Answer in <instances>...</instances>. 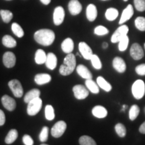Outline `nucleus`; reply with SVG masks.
<instances>
[{"label":"nucleus","instance_id":"nucleus-10","mask_svg":"<svg viewBox=\"0 0 145 145\" xmlns=\"http://www.w3.org/2000/svg\"><path fill=\"white\" fill-rule=\"evenodd\" d=\"M65 18V10L63 7L58 6L54 9L53 13V22L56 26H59L63 22Z\"/></svg>","mask_w":145,"mask_h":145},{"label":"nucleus","instance_id":"nucleus-42","mask_svg":"<svg viewBox=\"0 0 145 145\" xmlns=\"http://www.w3.org/2000/svg\"><path fill=\"white\" fill-rule=\"evenodd\" d=\"M136 72L138 75L144 76L145 75V64H140L137 66L135 68Z\"/></svg>","mask_w":145,"mask_h":145},{"label":"nucleus","instance_id":"nucleus-28","mask_svg":"<svg viewBox=\"0 0 145 145\" xmlns=\"http://www.w3.org/2000/svg\"><path fill=\"white\" fill-rule=\"evenodd\" d=\"M118 11L117 9L114 8H110L106 10L105 16L108 21H114L118 16Z\"/></svg>","mask_w":145,"mask_h":145},{"label":"nucleus","instance_id":"nucleus-54","mask_svg":"<svg viewBox=\"0 0 145 145\" xmlns=\"http://www.w3.org/2000/svg\"><path fill=\"white\" fill-rule=\"evenodd\" d=\"M144 48H145V43H144Z\"/></svg>","mask_w":145,"mask_h":145},{"label":"nucleus","instance_id":"nucleus-3","mask_svg":"<svg viewBox=\"0 0 145 145\" xmlns=\"http://www.w3.org/2000/svg\"><path fill=\"white\" fill-rule=\"evenodd\" d=\"M132 93L135 98L140 99L145 94V83L141 79L137 80L132 87Z\"/></svg>","mask_w":145,"mask_h":145},{"label":"nucleus","instance_id":"nucleus-38","mask_svg":"<svg viewBox=\"0 0 145 145\" xmlns=\"http://www.w3.org/2000/svg\"><path fill=\"white\" fill-rule=\"evenodd\" d=\"M91 62V64L93 65V67L95 69L99 70L102 68V64H101V62L98 57V56L96 55V54H93L92 55L91 58L90 59Z\"/></svg>","mask_w":145,"mask_h":145},{"label":"nucleus","instance_id":"nucleus-26","mask_svg":"<svg viewBox=\"0 0 145 145\" xmlns=\"http://www.w3.org/2000/svg\"><path fill=\"white\" fill-rule=\"evenodd\" d=\"M46 54L42 49L36 50L35 53V62L38 65H42L45 63L46 60Z\"/></svg>","mask_w":145,"mask_h":145},{"label":"nucleus","instance_id":"nucleus-11","mask_svg":"<svg viewBox=\"0 0 145 145\" xmlns=\"http://www.w3.org/2000/svg\"><path fill=\"white\" fill-rule=\"evenodd\" d=\"M79 50L82 57L86 60H90L92 55L93 54L91 48L85 42H81L79 43Z\"/></svg>","mask_w":145,"mask_h":145},{"label":"nucleus","instance_id":"nucleus-29","mask_svg":"<svg viewBox=\"0 0 145 145\" xmlns=\"http://www.w3.org/2000/svg\"><path fill=\"white\" fill-rule=\"evenodd\" d=\"M18 137V132L16 129H12L10 130L5 138V142L6 144H12L15 141Z\"/></svg>","mask_w":145,"mask_h":145},{"label":"nucleus","instance_id":"nucleus-27","mask_svg":"<svg viewBox=\"0 0 145 145\" xmlns=\"http://www.w3.org/2000/svg\"><path fill=\"white\" fill-rule=\"evenodd\" d=\"M2 43L5 47L8 48H14L17 45L16 40L10 35H5L2 39Z\"/></svg>","mask_w":145,"mask_h":145},{"label":"nucleus","instance_id":"nucleus-23","mask_svg":"<svg viewBox=\"0 0 145 145\" xmlns=\"http://www.w3.org/2000/svg\"><path fill=\"white\" fill-rule=\"evenodd\" d=\"M40 91L38 89H33L29 91L24 96V100L27 104H28L30 101L33 100V99L40 97Z\"/></svg>","mask_w":145,"mask_h":145},{"label":"nucleus","instance_id":"nucleus-36","mask_svg":"<svg viewBox=\"0 0 145 145\" xmlns=\"http://www.w3.org/2000/svg\"><path fill=\"white\" fill-rule=\"evenodd\" d=\"M115 130L120 137L124 138L126 135V128L124 124L118 123L115 126Z\"/></svg>","mask_w":145,"mask_h":145},{"label":"nucleus","instance_id":"nucleus-33","mask_svg":"<svg viewBox=\"0 0 145 145\" xmlns=\"http://www.w3.org/2000/svg\"><path fill=\"white\" fill-rule=\"evenodd\" d=\"M45 118L48 120H52L55 118L54 108L51 105H47L45 107Z\"/></svg>","mask_w":145,"mask_h":145},{"label":"nucleus","instance_id":"nucleus-32","mask_svg":"<svg viewBox=\"0 0 145 145\" xmlns=\"http://www.w3.org/2000/svg\"><path fill=\"white\" fill-rule=\"evenodd\" d=\"M0 15L5 23H9L13 18V14L10 10H0Z\"/></svg>","mask_w":145,"mask_h":145},{"label":"nucleus","instance_id":"nucleus-7","mask_svg":"<svg viewBox=\"0 0 145 145\" xmlns=\"http://www.w3.org/2000/svg\"><path fill=\"white\" fill-rule=\"evenodd\" d=\"M67 128V124L64 121H59L52 126L51 135L54 138H59L63 136Z\"/></svg>","mask_w":145,"mask_h":145},{"label":"nucleus","instance_id":"nucleus-5","mask_svg":"<svg viewBox=\"0 0 145 145\" xmlns=\"http://www.w3.org/2000/svg\"><path fill=\"white\" fill-rule=\"evenodd\" d=\"M128 31H129V28L126 25L122 24L119 28L114 32V33L112 34L111 38V42L113 43L119 42V41L121 39H123L124 36H127Z\"/></svg>","mask_w":145,"mask_h":145},{"label":"nucleus","instance_id":"nucleus-19","mask_svg":"<svg viewBox=\"0 0 145 145\" xmlns=\"http://www.w3.org/2000/svg\"><path fill=\"white\" fill-rule=\"evenodd\" d=\"M86 16L89 21L93 22L97 16V10L94 4L88 5L86 9Z\"/></svg>","mask_w":145,"mask_h":145},{"label":"nucleus","instance_id":"nucleus-47","mask_svg":"<svg viewBox=\"0 0 145 145\" xmlns=\"http://www.w3.org/2000/svg\"><path fill=\"white\" fill-rule=\"evenodd\" d=\"M102 47H103V48L106 49V48H107L108 47V44L107 42H104L102 44Z\"/></svg>","mask_w":145,"mask_h":145},{"label":"nucleus","instance_id":"nucleus-8","mask_svg":"<svg viewBox=\"0 0 145 145\" xmlns=\"http://www.w3.org/2000/svg\"><path fill=\"white\" fill-rule=\"evenodd\" d=\"M72 91L77 99H84L89 95L88 89L82 85H76L72 88Z\"/></svg>","mask_w":145,"mask_h":145},{"label":"nucleus","instance_id":"nucleus-44","mask_svg":"<svg viewBox=\"0 0 145 145\" xmlns=\"http://www.w3.org/2000/svg\"><path fill=\"white\" fill-rule=\"evenodd\" d=\"M5 122V116L4 112L0 110V126H3Z\"/></svg>","mask_w":145,"mask_h":145},{"label":"nucleus","instance_id":"nucleus-37","mask_svg":"<svg viewBox=\"0 0 145 145\" xmlns=\"http://www.w3.org/2000/svg\"><path fill=\"white\" fill-rule=\"evenodd\" d=\"M118 43V49L120 51H125L128 48V44H129V38H128V36H124L123 39L119 41Z\"/></svg>","mask_w":145,"mask_h":145},{"label":"nucleus","instance_id":"nucleus-17","mask_svg":"<svg viewBox=\"0 0 145 145\" xmlns=\"http://www.w3.org/2000/svg\"><path fill=\"white\" fill-rule=\"evenodd\" d=\"M76 70H77V72L78 75L81 76V77L83 78V79H91L92 75L91 72L89 71V70L88 69V68L86 67V66H84L83 65H78L76 68Z\"/></svg>","mask_w":145,"mask_h":145},{"label":"nucleus","instance_id":"nucleus-39","mask_svg":"<svg viewBox=\"0 0 145 145\" xmlns=\"http://www.w3.org/2000/svg\"><path fill=\"white\" fill-rule=\"evenodd\" d=\"M94 33L97 36H104L109 33V30L105 26H98L94 29Z\"/></svg>","mask_w":145,"mask_h":145},{"label":"nucleus","instance_id":"nucleus-31","mask_svg":"<svg viewBox=\"0 0 145 145\" xmlns=\"http://www.w3.org/2000/svg\"><path fill=\"white\" fill-rule=\"evenodd\" d=\"M12 30L13 33L18 38L23 37L24 35V32L23 29L22 28V27L18 23L14 22L12 24Z\"/></svg>","mask_w":145,"mask_h":145},{"label":"nucleus","instance_id":"nucleus-45","mask_svg":"<svg viewBox=\"0 0 145 145\" xmlns=\"http://www.w3.org/2000/svg\"><path fill=\"white\" fill-rule=\"evenodd\" d=\"M139 132L142 134H145V122L140 125L139 128Z\"/></svg>","mask_w":145,"mask_h":145},{"label":"nucleus","instance_id":"nucleus-48","mask_svg":"<svg viewBox=\"0 0 145 145\" xmlns=\"http://www.w3.org/2000/svg\"><path fill=\"white\" fill-rule=\"evenodd\" d=\"M127 106L126 105H123V106H122V111H125V110H126V109L127 108Z\"/></svg>","mask_w":145,"mask_h":145},{"label":"nucleus","instance_id":"nucleus-30","mask_svg":"<svg viewBox=\"0 0 145 145\" xmlns=\"http://www.w3.org/2000/svg\"><path fill=\"white\" fill-rule=\"evenodd\" d=\"M80 145H97L95 141L91 137L87 135H83L79 140Z\"/></svg>","mask_w":145,"mask_h":145},{"label":"nucleus","instance_id":"nucleus-35","mask_svg":"<svg viewBox=\"0 0 145 145\" xmlns=\"http://www.w3.org/2000/svg\"><path fill=\"white\" fill-rule=\"evenodd\" d=\"M136 28L140 31H145V18L138 17L135 21Z\"/></svg>","mask_w":145,"mask_h":145},{"label":"nucleus","instance_id":"nucleus-12","mask_svg":"<svg viewBox=\"0 0 145 145\" xmlns=\"http://www.w3.org/2000/svg\"><path fill=\"white\" fill-rule=\"evenodd\" d=\"M16 58L12 52H6L3 56V63L7 68H12L15 66Z\"/></svg>","mask_w":145,"mask_h":145},{"label":"nucleus","instance_id":"nucleus-21","mask_svg":"<svg viewBox=\"0 0 145 145\" xmlns=\"http://www.w3.org/2000/svg\"><path fill=\"white\" fill-rule=\"evenodd\" d=\"M92 114L97 118H104L108 115V111L104 107L96 106L92 109Z\"/></svg>","mask_w":145,"mask_h":145},{"label":"nucleus","instance_id":"nucleus-24","mask_svg":"<svg viewBox=\"0 0 145 145\" xmlns=\"http://www.w3.org/2000/svg\"><path fill=\"white\" fill-rule=\"evenodd\" d=\"M97 83L98 85L99 88L102 89L103 90H104L106 92H110L112 90V87L110 83H109L104 77H101V76H99L97 78Z\"/></svg>","mask_w":145,"mask_h":145},{"label":"nucleus","instance_id":"nucleus-40","mask_svg":"<svg viewBox=\"0 0 145 145\" xmlns=\"http://www.w3.org/2000/svg\"><path fill=\"white\" fill-rule=\"evenodd\" d=\"M48 128L46 126H44L42 129L39 135V139L41 142H44L48 140Z\"/></svg>","mask_w":145,"mask_h":145},{"label":"nucleus","instance_id":"nucleus-46","mask_svg":"<svg viewBox=\"0 0 145 145\" xmlns=\"http://www.w3.org/2000/svg\"><path fill=\"white\" fill-rule=\"evenodd\" d=\"M40 1L44 5H48L51 1V0H40Z\"/></svg>","mask_w":145,"mask_h":145},{"label":"nucleus","instance_id":"nucleus-6","mask_svg":"<svg viewBox=\"0 0 145 145\" xmlns=\"http://www.w3.org/2000/svg\"><path fill=\"white\" fill-rule=\"evenodd\" d=\"M8 86L16 97H22L24 90L21 83L17 79H12L8 83Z\"/></svg>","mask_w":145,"mask_h":145},{"label":"nucleus","instance_id":"nucleus-9","mask_svg":"<svg viewBox=\"0 0 145 145\" xmlns=\"http://www.w3.org/2000/svg\"><path fill=\"white\" fill-rule=\"evenodd\" d=\"M130 53L132 59L136 61L142 59L144 57V51H143L142 48L138 43H134L132 45L130 50Z\"/></svg>","mask_w":145,"mask_h":145},{"label":"nucleus","instance_id":"nucleus-41","mask_svg":"<svg viewBox=\"0 0 145 145\" xmlns=\"http://www.w3.org/2000/svg\"><path fill=\"white\" fill-rule=\"evenodd\" d=\"M135 8L139 12L145 11V0H134Z\"/></svg>","mask_w":145,"mask_h":145},{"label":"nucleus","instance_id":"nucleus-43","mask_svg":"<svg viewBox=\"0 0 145 145\" xmlns=\"http://www.w3.org/2000/svg\"><path fill=\"white\" fill-rule=\"evenodd\" d=\"M23 142L25 145H33L34 144V140L32 138V137L28 135H25L22 138Z\"/></svg>","mask_w":145,"mask_h":145},{"label":"nucleus","instance_id":"nucleus-22","mask_svg":"<svg viewBox=\"0 0 145 145\" xmlns=\"http://www.w3.org/2000/svg\"><path fill=\"white\" fill-rule=\"evenodd\" d=\"M50 81H51V77L47 73L37 74L34 77V81L36 84L40 85V86L48 83Z\"/></svg>","mask_w":145,"mask_h":145},{"label":"nucleus","instance_id":"nucleus-14","mask_svg":"<svg viewBox=\"0 0 145 145\" xmlns=\"http://www.w3.org/2000/svg\"><path fill=\"white\" fill-rule=\"evenodd\" d=\"M1 103L3 107L9 111H13L16 109V103L15 99L8 95H3L1 97Z\"/></svg>","mask_w":145,"mask_h":145},{"label":"nucleus","instance_id":"nucleus-53","mask_svg":"<svg viewBox=\"0 0 145 145\" xmlns=\"http://www.w3.org/2000/svg\"><path fill=\"white\" fill-rule=\"evenodd\" d=\"M103 1H106V0H103Z\"/></svg>","mask_w":145,"mask_h":145},{"label":"nucleus","instance_id":"nucleus-18","mask_svg":"<svg viewBox=\"0 0 145 145\" xmlns=\"http://www.w3.org/2000/svg\"><path fill=\"white\" fill-rule=\"evenodd\" d=\"M45 64L46 67L50 70H54L57 65V58L55 54L52 52H49L47 54Z\"/></svg>","mask_w":145,"mask_h":145},{"label":"nucleus","instance_id":"nucleus-52","mask_svg":"<svg viewBox=\"0 0 145 145\" xmlns=\"http://www.w3.org/2000/svg\"><path fill=\"white\" fill-rule=\"evenodd\" d=\"M6 1H11V0H6Z\"/></svg>","mask_w":145,"mask_h":145},{"label":"nucleus","instance_id":"nucleus-4","mask_svg":"<svg viewBox=\"0 0 145 145\" xmlns=\"http://www.w3.org/2000/svg\"><path fill=\"white\" fill-rule=\"evenodd\" d=\"M42 106V101L40 97L30 101L27 106V113L29 116H35L40 110Z\"/></svg>","mask_w":145,"mask_h":145},{"label":"nucleus","instance_id":"nucleus-34","mask_svg":"<svg viewBox=\"0 0 145 145\" xmlns=\"http://www.w3.org/2000/svg\"><path fill=\"white\" fill-rule=\"evenodd\" d=\"M140 113V108L137 105H133L131 106L129 111V118L130 120L133 121L137 118Z\"/></svg>","mask_w":145,"mask_h":145},{"label":"nucleus","instance_id":"nucleus-16","mask_svg":"<svg viewBox=\"0 0 145 145\" xmlns=\"http://www.w3.org/2000/svg\"><path fill=\"white\" fill-rule=\"evenodd\" d=\"M134 15V9L131 4H129L123 10L120 20L119 21V24L122 25L123 24L129 20Z\"/></svg>","mask_w":145,"mask_h":145},{"label":"nucleus","instance_id":"nucleus-1","mask_svg":"<svg viewBox=\"0 0 145 145\" xmlns=\"http://www.w3.org/2000/svg\"><path fill=\"white\" fill-rule=\"evenodd\" d=\"M34 40L42 46H50L55 39V34L49 29H41L34 33Z\"/></svg>","mask_w":145,"mask_h":145},{"label":"nucleus","instance_id":"nucleus-13","mask_svg":"<svg viewBox=\"0 0 145 145\" xmlns=\"http://www.w3.org/2000/svg\"><path fill=\"white\" fill-rule=\"evenodd\" d=\"M112 66L114 69L120 73H123L126 71V65L124 59L121 57H115L112 61Z\"/></svg>","mask_w":145,"mask_h":145},{"label":"nucleus","instance_id":"nucleus-50","mask_svg":"<svg viewBox=\"0 0 145 145\" xmlns=\"http://www.w3.org/2000/svg\"><path fill=\"white\" fill-rule=\"evenodd\" d=\"M124 1H128V0H124Z\"/></svg>","mask_w":145,"mask_h":145},{"label":"nucleus","instance_id":"nucleus-20","mask_svg":"<svg viewBox=\"0 0 145 145\" xmlns=\"http://www.w3.org/2000/svg\"><path fill=\"white\" fill-rule=\"evenodd\" d=\"M61 48L65 53H71L74 49L73 40L70 38H67L66 39L63 40L62 44H61Z\"/></svg>","mask_w":145,"mask_h":145},{"label":"nucleus","instance_id":"nucleus-49","mask_svg":"<svg viewBox=\"0 0 145 145\" xmlns=\"http://www.w3.org/2000/svg\"><path fill=\"white\" fill-rule=\"evenodd\" d=\"M40 145H48V144H42Z\"/></svg>","mask_w":145,"mask_h":145},{"label":"nucleus","instance_id":"nucleus-2","mask_svg":"<svg viewBox=\"0 0 145 145\" xmlns=\"http://www.w3.org/2000/svg\"><path fill=\"white\" fill-rule=\"evenodd\" d=\"M76 67V58L73 54L69 53L65 57L63 64L60 67L59 72L61 75L67 76L71 74Z\"/></svg>","mask_w":145,"mask_h":145},{"label":"nucleus","instance_id":"nucleus-25","mask_svg":"<svg viewBox=\"0 0 145 145\" xmlns=\"http://www.w3.org/2000/svg\"><path fill=\"white\" fill-rule=\"evenodd\" d=\"M86 86L92 93L97 94L99 92V87L97 83L91 79H86Z\"/></svg>","mask_w":145,"mask_h":145},{"label":"nucleus","instance_id":"nucleus-51","mask_svg":"<svg viewBox=\"0 0 145 145\" xmlns=\"http://www.w3.org/2000/svg\"><path fill=\"white\" fill-rule=\"evenodd\" d=\"M144 113H145V108H144Z\"/></svg>","mask_w":145,"mask_h":145},{"label":"nucleus","instance_id":"nucleus-15","mask_svg":"<svg viewBox=\"0 0 145 145\" xmlns=\"http://www.w3.org/2000/svg\"><path fill=\"white\" fill-rule=\"evenodd\" d=\"M69 11L72 16L78 15L82 10V5L78 0H71L69 3Z\"/></svg>","mask_w":145,"mask_h":145}]
</instances>
